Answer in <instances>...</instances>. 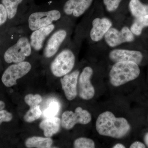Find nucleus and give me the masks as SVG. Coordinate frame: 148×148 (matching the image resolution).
<instances>
[{
    "instance_id": "1",
    "label": "nucleus",
    "mask_w": 148,
    "mask_h": 148,
    "mask_svg": "<svg viewBox=\"0 0 148 148\" xmlns=\"http://www.w3.org/2000/svg\"><path fill=\"white\" fill-rule=\"evenodd\" d=\"M95 127L100 135L117 139L125 137L130 129L127 120L123 117L117 118L110 111L99 115Z\"/></svg>"
},
{
    "instance_id": "2",
    "label": "nucleus",
    "mask_w": 148,
    "mask_h": 148,
    "mask_svg": "<svg viewBox=\"0 0 148 148\" xmlns=\"http://www.w3.org/2000/svg\"><path fill=\"white\" fill-rule=\"evenodd\" d=\"M140 71L138 64L131 61L115 63L110 71L111 84L118 87L138 78Z\"/></svg>"
},
{
    "instance_id": "3",
    "label": "nucleus",
    "mask_w": 148,
    "mask_h": 148,
    "mask_svg": "<svg viewBox=\"0 0 148 148\" xmlns=\"http://www.w3.org/2000/svg\"><path fill=\"white\" fill-rule=\"evenodd\" d=\"M32 46L29 40L21 37L17 42L9 48L4 55L5 61L8 64L17 63L24 61L26 57L31 55Z\"/></svg>"
},
{
    "instance_id": "4",
    "label": "nucleus",
    "mask_w": 148,
    "mask_h": 148,
    "mask_svg": "<svg viewBox=\"0 0 148 148\" xmlns=\"http://www.w3.org/2000/svg\"><path fill=\"white\" fill-rule=\"evenodd\" d=\"M75 56L69 49L61 51L56 56L51 65V70L56 77H61L69 73L73 68Z\"/></svg>"
},
{
    "instance_id": "5",
    "label": "nucleus",
    "mask_w": 148,
    "mask_h": 148,
    "mask_svg": "<svg viewBox=\"0 0 148 148\" xmlns=\"http://www.w3.org/2000/svg\"><path fill=\"white\" fill-rule=\"evenodd\" d=\"M32 69L29 62L22 61L11 65L4 72L2 82L7 87H11L16 84V81L27 75Z\"/></svg>"
},
{
    "instance_id": "6",
    "label": "nucleus",
    "mask_w": 148,
    "mask_h": 148,
    "mask_svg": "<svg viewBox=\"0 0 148 148\" xmlns=\"http://www.w3.org/2000/svg\"><path fill=\"white\" fill-rule=\"evenodd\" d=\"M61 16L60 12L56 10L34 12L29 17L28 22L29 28L32 31H36L50 25L53 21L59 19Z\"/></svg>"
},
{
    "instance_id": "7",
    "label": "nucleus",
    "mask_w": 148,
    "mask_h": 148,
    "mask_svg": "<svg viewBox=\"0 0 148 148\" xmlns=\"http://www.w3.org/2000/svg\"><path fill=\"white\" fill-rule=\"evenodd\" d=\"M91 120L90 113L86 110H83L81 107H78L75 112L71 111L64 112L62 115L61 125L65 129L70 130L77 123L87 124Z\"/></svg>"
},
{
    "instance_id": "8",
    "label": "nucleus",
    "mask_w": 148,
    "mask_h": 148,
    "mask_svg": "<svg viewBox=\"0 0 148 148\" xmlns=\"http://www.w3.org/2000/svg\"><path fill=\"white\" fill-rule=\"evenodd\" d=\"M104 37L107 44L111 47H114L124 42H131L134 40L133 34L126 27H123L121 31L111 28Z\"/></svg>"
},
{
    "instance_id": "9",
    "label": "nucleus",
    "mask_w": 148,
    "mask_h": 148,
    "mask_svg": "<svg viewBox=\"0 0 148 148\" xmlns=\"http://www.w3.org/2000/svg\"><path fill=\"white\" fill-rule=\"evenodd\" d=\"M93 70L90 67H86L83 70L79 79V94L81 98L89 100L95 95L94 88L90 82Z\"/></svg>"
},
{
    "instance_id": "10",
    "label": "nucleus",
    "mask_w": 148,
    "mask_h": 148,
    "mask_svg": "<svg viewBox=\"0 0 148 148\" xmlns=\"http://www.w3.org/2000/svg\"><path fill=\"white\" fill-rule=\"evenodd\" d=\"M109 57L112 61L116 62L131 61L139 64L143 58L142 53L138 51L115 49L109 53Z\"/></svg>"
},
{
    "instance_id": "11",
    "label": "nucleus",
    "mask_w": 148,
    "mask_h": 148,
    "mask_svg": "<svg viewBox=\"0 0 148 148\" xmlns=\"http://www.w3.org/2000/svg\"><path fill=\"white\" fill-rule=\"evenodd\" d=\"M79 74L78 71H75L71 73L65 75L61 78L62 89L66 98L69 101L73 100L77 96V86Z\"/></svg>"
},
{
    "instance_id": "12",
    "label": "nucleus",
    "mask_w": 148,
    "mask_h": 148,
    "mask_svg": "<svg viewBox=\"0 0 148 148\" xmlns=\"http://www.w3.org/2000/svg\"><path fill=\"white\" fill-rule=\"evenodd\" d=\"M112 25V21L107 18H96L92 22L90 37L93 41L98 42L105 36Z\"/></svg>"
},
{
    "instance_id": "13",
    "label": "nucleus",
    "mask_w": 148,
    "mask_h": 148,
    "mask_svg": "<svg viewBox=\"0 0 148 148\" xmlns=\"http://www.w3.org/2000/svg\"><path fill=\"white\" fill-rule=\"evenodd\" d=\"M93 0H69L64 7L65 13L75 17L81 16L91 5Z\"/></svg>"
},
{
    "instance_id": "14",
    "label": "nucleus",
    "mask_w": 148,
    "mask_h": 148,
    "mask_svg": "<svg viewBox=\"0 0 148 148\" xmlns=\"http://www.w3.org/2000/svg\"><path fill=\"white\" fill-rule=\"evenodd\" d=\"M66 36L67 33L64 30H59L52 35L48 41L45 49L44 55L46 58L52 57L57 52Z\"/></svg>"
},
{
    "instance_id": "15",
    "label": "nucleus",
    "mask_w": 148,
    "mask_h": 148,
    "mask_svg": "<svg viewBox=\"0 0 148 148\" xmlns=\"http://www.w3.org/2000/svg\"><path fill=\"white\" fill-rule=\"evenodd\" d=\"M55 28L53 24L42 27L34 31L30 38V44L34 49L39 51L42 48L44 41Z\"/></svg>"
},
{
    "instance_id": "16",
    "label": "nucleus",
    "mask_w": 148,
    "mask_h": 148,
    "mask_svg": "<svg viewBox=\"0 0 148 148\" xmlns=\"http://www.w3.org/2000/svg\"><path fill=\"white\" fill-rule=\"evenodd\" d=\"M61 122L60 119L52 117L46 118L41 122L39 127L43 130L45 136L50 138L59 131Z\"/></svg>"
},
{
    "instance_id": "17",
    "label": "nucleus",
    "mask_w": 148,
    "mask_h": 148,
    "mask_svg": "<svg viewBox=\"0 0 148 148\" xmlns=\"http://www.w3.org/2000/svg\"><path fill=\"white\" fill-rule=\"evenodd\" d=\"M53 143V141L49 138L34 137L27 139L25 143L28 148H50Z\"/></svg>"
},
{
    "instance_id": "18",
    "label": "nucleus",
    "mask_w": 148,
    "mask_h": 148,
    "mask_svg": "<svg viewBox=\"0 0 148 148\" xmlns=\"http://www.w3.org/2000/svg\"><path fill=\"white\" fill-rule=\"evenodd\" d=\"M129 7L132 15L136 18L148 14V4L142 3L140 0H130Z\"/></svg>"
},
{
    "instance_id": "19",
    "label": "nucleus",
    "mask_w": 148,
    "mask_h": 148,
    "mask_svg": "<svg viewBox=\"0 0 148 148\" xmlns=\"http://www.w3.org/2000/svg\"><path fill=\"white\" fill-rule=\"evenodd\" d=\"M147 27H148V14L136 17L130 30L132 34L140 36L143 29Z\"/></svg>"
},
{
    "instance_id": "20",
    "label": "nucleus",
    "mask_w": 148,
    "mask_h": 148,
    "mask_svg": "<svg viewBox=\"0 0 148 148\" xmlns=\"http://www.w3.org/2000/svg\"><path fill=\"white\" fill-rule=\"evenodd\" d=\"M23 0H1L2 4L7 11L8 18L12 19L16 15L18 5Z\"/></svg>"
},
{
    "instance_id": "21",
    "label": "nucleus",
    "mask_w": 148,
    "mask_h": 148,
    "mask_svg": "<svg viewBox=\"0 0 148 148\" xmlns=\"http://www.w3.org/2000/svg\"><path fill=\"white\" fill-rule=\"evenodd\" d=\"M60 104L57 100H52L48 106L42 113L43 116L45 118L55 116L60 110Z\"/></svg>"
},
{
    "instance_id": "22",
    "label": "nucleus",
    "mask_w": 148,
    "mask_h": 148,
    "mask_svg": "<svg viewBox=\"0 0 148 148\" xmlns=\"http://www.w3.org/2000/svg\"><path fill=\"white\" fill-rule=\"evenodd\" d=\"M42 115V112L38 105L34 108H30L24 115V119L27 122H32L40 118Z\"/></svg>"
},
{
    "instance_id": "23",
    "label": "nucleus",
    "mask_w": 148,
    "mask_h": 148,
    "mask_svg": "<svg viewBox=\"0 0 148 148\" xmlns=\"http://www.w3.org/2000/svg\"><path fill=\"white\" fill-rule=\"evenodd\" d=\"M74 146V147L76 148H94L95 144L91 139L80 138L75 140Z\"/></svg>"
},
{
    "instance_id": "24",
    "label": "nucleus",
    "mask_w": 148,
    "mask_h": 148,
    "mask_svg": "<svg viewBox=\"0 0 148 148\" xmlns=\"http://www.w3.org/2000/svg\"><path fill=\"white\" fill-rule=\"evenodd\" d=\"M25 103H27L30 108H34L38 106L42 101V98L39 94H28L24 98Z\"/></svg>"
},
{
    "instance_id": "25",
    "label": "nucleus",
    "mask_w": 148,
    "mask_h": 148,
    "mask_svg": "<svg viewBox=\"0 0 148 148\" xmlns=\"http://www.w3.org/2000/svg\"><path fill=\"white\" fill-rule=\"evenodd\" d=\"M122 0H103V3L109 12L116 10L119 6Z\"/></svg>"
},
{
    "instance_id": "26",
    "label": "nucleus",
    "mask_w": 148,
    "mask_h": 148,
    "mask_svg": "<svg viewBox=\"0 0 148 148\" xmlns=\"http://www.w3.org/2000/svg\"><path fill=\"white\" fill-rule=\"evenodd\" d=\"M12 118V115L8 111L3 110H0V125L4 122L11 121Z\"/></svg>"
},
{
    "instance_id": "27",
    "label": "nucleus",
    "mask_w": 148,
    "mask_h": 148,
    "mask_svg": "<svg viewBox=\"0 0 148 148\" xmlns=\"http://www.w3.org/2000/svg\"><path fill=\"white\" fill-rule=\"evenodd\" d=\"M8 18L6 9L2 4H0V26L4 24Z\"/></svg>"
},
{
    "instance_id": "28",
    "label": "nucleus",
    "mask_w": 148,
    "mask_h": 148,
    "mask_svg": "<svg viewBox=\"0 0 148 148\" xmlns=\"http://www.w3.org/2000/svg\"><path fill=\"white\" fill-rule=\"evenodd\" d=\"M130 148H145L146 146L143 143L139 141H136L132 143L130 147Z\"/></svg>"
},
{
    "instance_id": "29",
    "label": "nucleus",
    "mask_w": 148,
    "mask_h": 148,
    "mask_svg": "<svg viewBox=\"0 0 148 148\" xmlns=\"http://www.w3.org/2000/svg\"><path fill=\"white\" fill-rule=\"evenodd\" d=\"M113 148H125V146L123 145V144L118 143L117 144L115 145L114 146Z\"/></svg>"
},
{
    "instance_id": "30",
    "label": "nucleus",
    "mask_w": 148,
    "mask_h": 148,
    "mask_svg": "<svg viewBox=\"0 0 148 148\" xmlns=\"http://www.w3.org/2000/svg\"><path fill=\"white\" fill-rule=\"evenodd\" d=\"M5 107V104L2 101H0V110H3Z\"/></svg>"
},
{
    "instance_id": "31",
    "label": "nucleus",
    "mask_w": 148,
    "mask_h": 148,
    "mask_svg": "<svg viewBox=\"0 0 148 148\" xmlns=\"http://www.w3.org/2000/svg\"><path fill=\"white\" fill-rule=\"evenodd\" d=\"M144 140H145V143L146 145L148 147V132L145 135V138H144Z\"/></svg>"
},
{
    "instance_id": "32",
    "label": "nucleus",
    "mask_w": 148,
    "mask_h": 148,
    "mask_svg": "<svg viewBox=\"0 0 148 148\" xmlns=\"http://www.w3.org/2000/svg\"></svg>"
}]
</instances>
